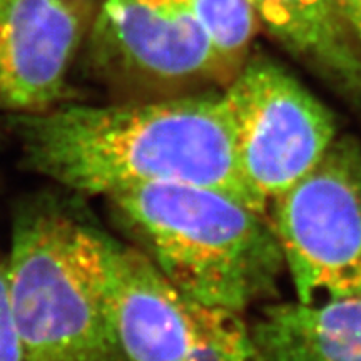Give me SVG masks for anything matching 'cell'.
Segmentation results:
<instances>
[{"mask_svg":"<svg viewBox=\"0 0 361 361\" xmlns=\"http://www.w3.org/2000/svg\"><path fill=\"white\" fill-rule=\"evenodd\" d=\"M12 121L24 168L75 196L197 184L266 209L243 179L223 90L106 106L67 101Z\"/></svg>","mask_w":361,"mask_h":361,"instance_id":"6da1fadb","label":"cell"},{"mask_svg":"<svg viewBox=\"0 0 361 361\" xmlns=\"http://www.w3.org/2000/svg\"><path fill=\"white\" fill-rule=\"evenodd\" d=\"M79 197L37 192L13 209L7 290L22 361H124L107 233Z\"/></svg>","mask_w":361,"mask_h":361,"instance_id":"7a4b0ae2","label":"cell"},{"mask_svg":"<svg viewBox=\"0 0 361 361\" xmlns=\"http://www.w3.org/2000/svg\"><path fill=\"white\" fill-rule=\"evenodd\" d=\"M112 218L180 295L246 313L286 274L266 209L197 184H152L104 197Z\"/></svg>","mask_w":361,"mask_h":361,"instance_id":"3957f363","label":"cell"},{"mask_svg":"<svg viewBox=\"0 0 361 361\" xmlns=\"http://www.w3.org/2000/svg\"><path fill=\"white\" fill-rule=\"evenodd\" d=\"M268 214L296 301L361 296V144L338 134Z\"/></svg>","mask_w":361,"mask_h":361,"instance_id":"277c9868","label":"cell"},{"mask_svg":"<svg viewBox=\"0 0 361 361\" xmlns=\"http://www.w3.org/2000/svg\"><path fill=\"white\" fill-rule=\"evenodd\" d=\"M223 94L243 179L268 209L322 159L338 135L336 121L291 72L264 57L245 61Z\"/></svg>","mask_w":361,"mask_h":361,"instance_id":"5b68a950","label":"cell"},{"mask_svg":"<svg viewBox=\"0 0 361 361\" xmlns=\"http://www.w3.org/2000/svg\"><path fill=\"white\" fill-rule=\"evenodd\" d=\"M90 61L106 78L151 90L231 80L186 0H106Z\"/></svg>","mask_w":361,"mask_h":361,"instance_id":"8992f818","label":"cell"},{"mask_svg":"<svg viewBox=\"0 0 361 361\" xmlns=\"http://www.w3.org/2000/svg\"><path fill=\"white\" fill-rule=\"evenodd\" d=\"M89 17V0H0V111L37 114L67 102Z\"/></svg>","mask_w":361,"mask_h":361,"instance_id":"52a82bcc","label":"cell"},{"mask_svg":"<svg viewBox=\"0 0 361 361\" xmlns=\"http://www.w3.org/2000/svg\"><path fill=\"white\" fill-rule=\"evenodd\" d=\"M107 259L124 361H189L192 322L186 296L142 251L109 233Z\"/></svg>","mask_w":361,"mask_h":361,"instance_id":"ba28073f","label":"cell"},{"mask_svg":"<svg viewBox=\"0 0 361 361\" xmlns=\"http://www.w3.org/2000/svg\"><path fill=\"white\" fill-rule=\"evenodd\" d=\"M247 2L271 37L361 107V49L343 24L333 0Z\"/></svg>","mask_w":361,"mask_h":361,"instance_id":"9c48e42d","label":"cell"},{"mask_svg":"<svg viewBox=\"0 0 361 361\" xmlns=\"http://www.w3.org/2000/svg\"><path fill=\"white\" fill-rule=\"evenodd\" d=\"M251 326L271 361H361V296L273 301Z\"/></svg>","mask_w":361,"mask_h":361,"instance_id":"30bf717a","label":"cell"},{"mask_svg":"<svg viewBox=\"0 0 361 361\" xmlns=\"http://www.w3.org/2000/svg\"><path fill=\"white\" fill-rule=\"evenodd\" d=\"M186 300L192 322L189 361H271L245 313Z\"/></svg>","mask_w":361,"mask_h":361,"instance_id":"8fae6325","label":"cell"},{"mask_svg":"<svg viewBox=\"0 0 361 361\" xmlns=\"http://www.w3.org/2000/svg\"><path fill=\"white\" fill-rule=\"evenodd\" d=\"M228 74L245 64L252 35L259 25L247 0H186Z\"/></svg>","mask_w":361,"mask_h":361,"instance_id":"7c38bea8","label":"cell"},{"mask_svg":"<svg viewBox=\"0 0 361 361\" xmlns=\"http://www.w3.org/2000/svg\"><path fill=\"white\" fill-rule=\"evenodd\" d=\"M0 361H22L7 290V255L0 251Z\"/></svg>","mask_w":361,"mask_h":361,"instance_id":"4fadbf2b","label":"cell"},{"mask_svg":"<svg viewBox=\"0 0 361 361\" xmlns=\"http://www.w3.org/2000/svg\"><path fill=\"white\" fill-rule=\"evenodd\" d=\"M343 24L361 49V0H333Z\"/></svg>","mask_w":361,"mask_h":361,"instance_id":"5bb4252c","label":"cell"}]
</instances>
